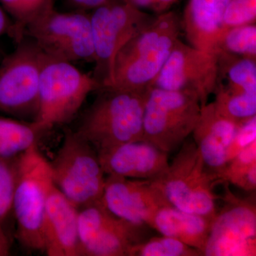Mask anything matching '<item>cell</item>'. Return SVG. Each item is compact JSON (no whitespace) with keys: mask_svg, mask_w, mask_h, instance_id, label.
I'll return each mask as SVG.
<instances>
[{"mask_svg":"<svg viewBox=\"0 0 256 256\" xmlns=\"http://www.w3.org/2000/svg\"><path fill=\"white\" fill-rule=\"evenodd\" d=\"M100 202L116 216L150 227L162 207L172 206L152 180L107 175Z\"/></svg>","mask_w":256,"mask_h":256,"instance_id":"obj_14","label":"cell"},{"mask_svg":"<svg viewBox=\"0 0 256 256\" xmlns=\"http://www.w3.org/2000/svg\"><path fill=\"white\" fill-rule=\"evenodd\" d=\"M218 52L256 60V23L226 28L216 44Z\"/></svg>","mask_w":256,"mask_h":256,"instance_id":"obj_24","label":"cell"},{"mask_svg":"<svg viewBox=\"0 0 256 256\" xmlns=\"http://www.w3.org/2000/svg\"><path fill=\"white\" fill-rule=\"evenodd\" d=\"M24 37L50 58L66 62H95L90 13L60 12L50 8L25 26Z\"/></svg>","mask_w":256,"mask_h":256,"instance_id":"obj_9","label":"cell"},{"mask_svg":"<svg viewBox=\"0 0 256 256\" xmlns=\"http://www.w3.org/2000/svg\"><path fill=\"white\" fill-rule=\"evenodd\" d=\"M256 21V0H230L224 14L226 30Z\"/></svg>","mask_w":256,"mask_h":256,"instance_id":"obj_28","label":"cell"},{"mask_svg":"<svg viewBox=\"0 0 256 256\" xmlns=\"http://www.w3.org/2000/svg\"><path fill=\"white\" fill-rule=\"evenodd\" d=\"M111 1L112 0H67L75 10L85 12L92 11L101 5Z\"/></svg>","mask_w":256,"mask_h":256,"instance_id":"obj_32","label":"cell"},{"mask_svg":"<svg viewBox=\"0 0 256 256\" xmlns=\"http://www.w3.org/2000/svg\"><path fill=\"white\" fill-rule=\"evenodd\" d=\"M54 184L78 208L100 201L106 174L98 153L76 131L66 129L53 160Z\"/></svg>","mask_w":256,"mask_h":256,"instance_id":"obj_5","label":"cell"},{"mask_svg":"<svg viewBox=\"0 0 256 256\" xmlns=\"http://www.w3.org/2000/svg\"><path fill=\"white\" fill-rule=\"evenodd\" d=\"M217 79L216 56L178 38L152 86L194 95L202 107L214 94Z\"/></svg>","mask_w":256,"mask_h":256,"instance_id":"obj_13","label":"cell"},{"mask_svg":"<svg viewBox=\"0 0 256 256\" xmlns=\"http://www.w3.org/2000/svg\"><path fill=\"white\" fill-rule=\"evenodd\" d=\"M222 184L224 205L210 222L202 256H256L255 204L235 196L226 182Z\"/></svg>","mask_w":256,"mask_h":256,"instance_id":"obj_11","label":"cell"},{"mask_svg":"<svg viewBox=\"0 0 256 256\" xmlns=\"http://www.w3.org/2000/svg\"><path fill=\"white\" fill-rule=\"evenodd\" d=\"M148 90L137 92L102 88L76 131L98 152L141 140Z\"/></svg>","mask_w":256,"mask_h":256,"instance_id":"obj_2","label":"cell"},{"mask_svg":"<svg viewBox=\"0 0 256 256\" xmlns=\"http://www.w3.org/2000/svg\"><path fill=\"white\" fill-rule=\"evenodd\" d=\"M229 2L188 0L181 24L190 45L213 53L216 44L226 30L224 18Z\"/></svg>","mask_w":256,"mask_h":256,"instance_id":"obj_18","label":"cell"},{"mask_svg":"<svg viewBox=\"0 0 256 256\" xmlns=\"http://www.w3.org/2000/svg\"><path fill=\"white\" fill-rule=\"evenodd\" d=\"M239 124L218 111L214 102L201 107L192 134L206 168L218 178L228 163L226 150Z\"/></svg>","mask_w":256,"mask_h":256,"instance_id":"obj_17","label":"cell"},{"mask_svg":"<svg viewBox=\"0 0 256 256\" xmlns=\"http://www.w3.org/2000/svg\"><path fill=\"white\" fill-rule=\"evenodd\" d=\"M172 206L212 220L217 213L216 176L206 169L193 140L182 144L168 169L152 180Z\"/></svg>","mask_w":256,"mask_h":256,"instance_id":"obj_4","label":"cell"},{"mask_svg":"<svg viewBox=\"0 0 256 256\" xmlns=\"http://www.w3.org/2000/svg\"><path fill=\"white\" fill-rule=\"evenodd\" d=\"M0 3L14 21L16 43L24 38L25 26L32 20L54 6L53 0H0Z\"/></svg>","mask_w":256,"mask_h":256,"instance_id":"obj_25","label":"cell"},{"mask_svg":"<svg viewBox=\"0 0 256 256\" xmlns=\"http://www.w3.org/2000/svg\"><path fill=\"white\" fill-rule=\"evenodd\" d=\"M102 88L94 76L84 73L70 62L46 56L40 84V110L36 122L50 131L68 124L87 96Z\"/></svg>","mask_w":256,"mask_h":256,"instance_id":"obj_7","label":"cell"},{"mask_svg":"<svg viewBox=\"0 0 256 256\" xmlns=\"http://www.w3.org/2000/svg\"><path fill=\"white\" fill-rule=\"evenodd\" d=\"M213 101L220 112L236 122L256 116V94L238 92L217 82Z\"/></svg>","mask_w":256,"mask_h":256,"instance_id":"obj_23","label":"cell"},{"mask_svg":"<svg viewBox=\"0 0 256 256\" xmlns=\"http://www.w3.org/2000/svg\"><path fill=\"white\" fill-rule=\"evenodd\" d=\"M218 79L224 86L256 94V60L218 52Z\"/></svg>","mask_w":256,"mask_h":256,"instance_id":"obj_21","label":"cell"},{"mask_svg":"<svg viewBox=\"0 0 256 256\" xmlns=\"http://www.w3.org/2000/svg\"><path fill=\"white\" fill-rule=\"evenodd\" d=\"M200 110L194 95L151 86L143 114V140L168 154L176 150L193 132Z\"/></svg>","mask_w":256,"mask_h":256,"instance_id":"obj_8","label":"cell"},{"mask_svg":"<svg viewBox=\"0 0 256 256\" xmlns=\"http://www.w3.org/2000/svg\"><path fill=\"white\" fill-rule=\"evenodd\" d=\"M256 140V116L242 120L239 124L234 139L226 150L227 160L234 156Z\"/></svg>","mask_w":256,"mask_h":256,"instance_id":"obj_29","label":"cell"},{"mask_svg":"<svg viewBox=\"0 0 256 256\" xmlns=\"http://www.w3.org/2000/svg\"><path fill=\"white\" fill-rule=\"evenodd\" d=\"M79 208L55 185L47 198L44 238L48 256H82L78 230Z\"/></svg>","mask_w":256,"mask_h":256,"instance_id":"obj_16","label":"cell"},{"mask_svg":"<svg viewBox=\"0 0 256 256\" xmlns=\"http://www.w3.org/2000/svg\"><path fill=\"white\" fill-rule=\"evenodd\" d=\"M54 185L50 161L38 146L18 156L12 202L16 237L32 252H44V220L47 198Z\"/></svg>","mask_w":256,"mask_h":256,"instance_id":"obj_3","label":"cell"},{"mask_svg":"<svg viewBox=\"0 0 256 256\" xmlns=\"http://www.w3.org/2000/svg\"><path fill=\"white\" fill-rule=\"evenodd\" d=\"M48 131L36 121L0 114V158L12 159L38 146Z\"/></svg>","mask_w":256,"mask_h":256,"instance_id":"obj_20","label":"cell"},{"mask_svg":"<svg viewBox=\"0 0 256 256\" xmlns=\"http://www.w3.org/2000/svg\"><path fill=\"white\" fill-rule=\"evenodd\" d=\"M146 226L116 216L98 201L79 208L78 230L82 256H129L146 240Z\"/></svg>","mask_w":256,"mask_h":256,"instance_id":"obj_12","label":"cell"},{"mask_svg":"<svg viewBox=\"0 0 256 256\" xmlns=\"http://www.w3.org/2000/svg\"><path fill=\"white\" fill-rule=\"evenodd\" d=\"M16 158L18 156L12 159L0 158V238H10L5 224L12 210Z\"/></svg>","mask_w":256,"mask_h":256,"instance_id":"obj_27","label":"cell"},{"mask_svg":"<svg viewBox=\"0 0 256 256\" xmlns=\"http://www.w3.org/2000/svg\"><path fill=\"white\" fill-rule=\"evenodd\" d=\"M4 52H3L2 50L1 47H0V62L2 60V58L4 57Z\"/></svg>","mask_w":256,"mask_h":256,"instance_id":"obj_34","label":"cell"},{"mask_svg":"<svg viewBox=\"0 0 256 256\" xmlns=\"http://www.w3.org/2000/svg\"><path fill=\"white\" fill-rule=\"evenodd\" d=\"M142 11H150L154 14L169 11L172 6L178 0H122Z\"/></svg>","mask_w":256,"mask_h":256,"instance_id":"obj_30","label":"cell"},{"mask_svg":"<svg viewBox=\"0 0 256 256\" xmlns=\"http://www.w3.org/2000/svg\"><path fill=\"white\" fill-rule=\"evenodd\" d=\"M12 242L10 238H0V256H8L11 252Z\"/></svg>","mask_w":256,"mask_h":256,"instance_id":"obj_33","label":"cell"},{"mask_svg":"<svg viewBox=\"0 0 256 256\" xmlns=\"http://www.w3.org/2000/svg\"><path fill=\"white\" fill-rule=\"evenodd\" d=\"M0 62V114L36 121L40 110V76L46 55L24 37Z\"/></svg>","mask_w":256,"mask_h":256,"instance_id":"obj_6","label":"cell"},{"mask_svg":"<svg viewBox=\"0 0 256 256\" xmlns=\"http://www.w3.org/2000/svg\"><path fill=\"white\" fill-rule=\"evenodd\" d=\"M4 35H8L14 40L15 26L12 18H10L2 6H0V38Z\"/></svg>","mask_w":256,"mask_h":256,"instance_id":"obj_31","label":"cell"},{"mask_svg":"<svg viewBox=\"0 0 256 256\" xmlns=\"http://www.w3.org/2000/svg\"><path fill=\"white\" fill-rule=\"evenodd\" d=\"M98 153L106 175L153 180L162 174L170 164L168 153L143 140Z\"/></svg>","mask_w":256,"mask_h":256,"instance_id":"obj_15","label":"cell"},{"mask_svg":"<svg viewBox=\"0 0 256 256\" xmlns=\"http://www.w3.org/2000/svg\"><path fill=\"white\" fill-rule=\"evenodd\" d=\"M154 16L122 0H112L90 12L96 64L92 76L102 88L112 82L114 60L120 50Z\"/></svg>","mask_w":256,"mask_h":256,"instance_id":"obj_10","label":"cell"},{"mask_svg":"<svg viewBox=\"0 0 256 256\" xmlns=\"http://www.w3.org/2000/svg\"><path fill=\"white\" fill-rule=\"evenodd\" d=\"M210 222L212 220L203 216L166 206L158 210L150 227L162 236L178 239L196 249L202 256L210 234Z\"/></svg>","mask_w":256,"mask_h":256,"instance_id":"obj_19","label":"cell"},{"mask_svg":"<svg viewBox=\"0 0 256 256\" xmlns=\"http://www.w3.org/2000/svg\"><path fill=\"white\" fill-rule=\"evenodd\" d=\"M226 182L244 191L256 188V140L229 160L218 176V184Z\"/></svg>","mask_w":256,"mask_h":256,"instance_id":"obj_22","label":"cell"},{"mask_svg":"<svg viewBox=\"0 0 256 256\" xmlns=\"http://www.w3.org/2000/svg\"><path fill=\"white\" fill-rule=\"evenodd\" d=\"M200 252L178 239L162 236L134 246L129 256H200Z\"/></svg>","mask_w":256,"mask_h":256,"instance_id":"obj_26","label":"cell"},{"mask_svg":"<svg viewBox=\"0 0 256 256\" xmlns=\"http://www.w3.org/2000/svg\"><path fill=\"white\" fill-rule=\"evenodd\" d=\"M182 31L181 18L174 12L154 14L120 50L114 60L112 82L107 87L148 90L164 66Z\"/></svg>","mask_w":256,"mask_h":256,"instance_id":"obj_1","label":"cell"}]
</instances>
